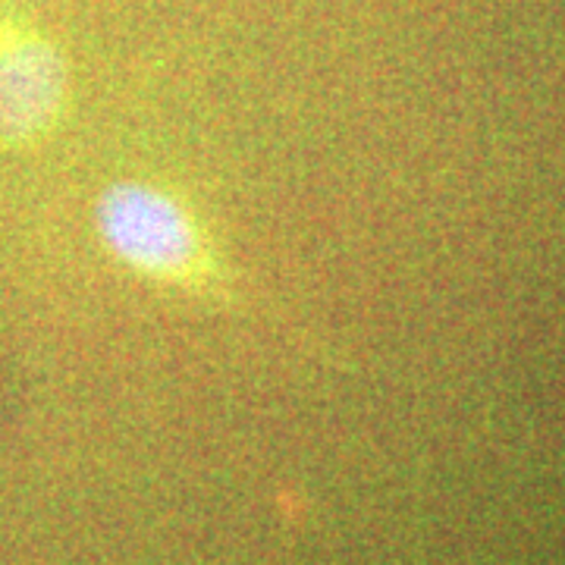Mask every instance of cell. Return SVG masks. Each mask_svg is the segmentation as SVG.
Wrapping results in <instances>:
<instances>
[{"label":"cell","mask_w":565,"mask_h":565,"mask_svg":"<svg viewBox=\"0 0 565 565\" xmlns=\"http://www.w3.org/2000/svg\"><path fill=\"white\" fill-rule=\"evenodd\" d=\"M95 233L139 280L204 302H236V280L199 211L161 182L117 180L95 202Z\"/></svg>","instance_id":"obj_1"},{"label":"cell","mask_w":565,"mask_h":565,"mask_svg":"<svg viewBox=\"0 0 565 565\" xmlns=\"http://www.w3.org/2000/svg\"><path fill=\"white\" fill-rule=\"evenodd\" d=\"M70 102V66L61 47L35 22L0 3V148H41L57 136Z\"/></svg>","instance_id":"obj_2"}]
</instances>
